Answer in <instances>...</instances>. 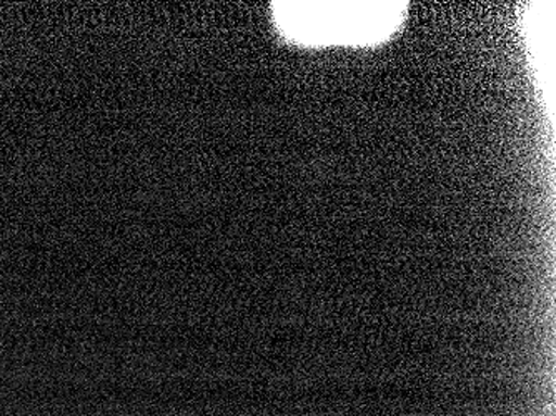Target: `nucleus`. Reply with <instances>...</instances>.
Returning a JSON list of instances; mask_svg holds the SVG:
<instances>
[{
  "label": "nucleus",
  "mask_w": 556,
  "mask_h": 416,
  "mask_svg": "<svg viewBox=\"0 0 556 416\" xmlns=\"http://www.w3.org/2000/svg\"><path fill=\"white\" fill-rule=\"evenodd\" d=\"M407 2H280L275 21L292 42L308 47H368L389 40Z\"/></svg>",
  "instance_id": "nucleus-1"
}]
</instances>
